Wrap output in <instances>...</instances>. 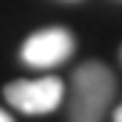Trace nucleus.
<instances>
[{
	"label": "nucleus",
	"instance_id": "20e7f679",
	"mask_svg": "<svg viewBox=\"0 0 122 122\" xmlns=\"http://www.w3.org/2000/svg\"><path fill=\"white\" fill-rule=\"evenodd\" d=\"M11 119H14V117H11L8 111H3V109H0V122H11Z\"/></svg>",
	"mask_w": 122,
	"mask_h": 122
},
{
	"label": "nucleus",
	"instance_id": "f03ea898",
	"mask_svg": "<svg viewBox=\"0 0 122 122\" xmlns=\"http://www.w3.org/2000/svg\"><path fill=\"white\" fill-rule=\"evenodd\" d=\"M5 100L11 109L22 114H52L54 109L62 106L65 87L57 76H41V79H16L3 87Z\"/></svg>",
	"mask_w": 122,
	"mask_h": 122
},
{
	"label": "nucleus",
	"instance_id": "7ed1b4c3",
	"mask_svg": "<svg viewBox=\"0 0 122 122\" xmlns=\"http://www.w3.org/2000/svg\"><path fill=\"white\" fill-rule=\"evenodd\" d=\"M73 49H76L73 33L60 25H52L27 35V41L19 49V57L30 68H54L60 62H65L73 54Z\"/></svg>",
	"mask_w": 122,
	"mask_h": 122
},
{
	"label": "nucleus",
	"instance_id": "f257e3e1",
	"mask_svg": "<svg viewBox=\"0 0 122 122\" xmlns=\"http://www.w3.org/2000/svg\"><path fill=\"white\" fill-rule=\"evenodd\" d=\"M117 95V79L109 65L98 60H87L73 71L71 79L68 117L73 122H98L111 109Z\"/></svg>",
	"mask_w": 122,
	"mask_h": 122
},
{
	"label": "nucleus",
	"instance_id": "39448f33",
	"mask_svg": "<svg viewBox=\"0 0 122 122\" xmlns=\"http://www.w3.org/2000/svg\"><path fill=\"white\" fill-rule=\"evenodd\" d=\"M114 119H117V122H122V106H119L117 111H114Z\"/></svg>",
	"mask_w": 122,
	"mask_h": 122
}]
</instances>
